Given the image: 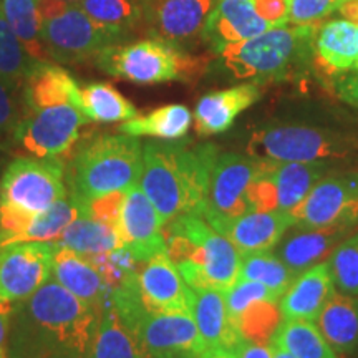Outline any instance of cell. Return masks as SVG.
Masks as SVG:
<instances>
[{
  "mask_svg": "<svg viewBox=\"0 0 358 358\" xmlns=\"http://www.w3.org/2000/svg\"><path fill=\"white\" fill-rule=\"evenodd\" d=\"M103 307L75 297L48 280L25 301L13 303L7 358H90Z\"/></svg>",
  "mask_w": 358,
  "mask_h": 358,
  "instance_id": "6da1fadb",
  "label": "cell"
},
{
  "mask_svg": "<svg viewBox=\"0 0 358 358\" xmlns=\"http://www.w3.org/2000/svg\"><path fill=\"white\" fill-rule=\"evenodd\" d=\"M219 150L213 143L146 141L140 186L168 224L181 216H203Z\"/></svg>",
  "mask_w": 358,
  "mask_h": 358,
  "instance_id": "7a4b0ae2",
  "label": "cell"
},
{
  "mask_svg": "<svg viewBox=\"0 0 358 358\" xmlns=\"http://www.w3.org/2000/svg\"><path fill=\"white\" fill-rule=\"evenodd\" d=\"M143 145L124 133L90 136L65 163L69 196L85 204L110 192H127L140 182Z\"/></svg>",
  "mask_w": 358,
  "mask_h": 358,
  "instance_id": "3957f363",
  "label": "cell"
},
{
  "mask_svg": "<svg viewBox=\"0 0 358 358\" xmlns=\"http://www.w3.org/2000/svg\"><path fill=\"white\" fill-rule=\"evenodd\" d=\"M166 250L191 289L226 292L239 279L243 257L203 216H181L163 226Z\"/></svg>",
  "mask_w": 358,
  "mask_h": 358,
  "instance_id": "277c9868",
  "label": "cell"
},
{
  "mask_svg": "<svg viewBox=\"0 0 358 358\" xmlns=\"http://www.w3.org/2000/svg\"><path fill=\"white\" fill-rule=\"evenodd\" d=\"M110 303L150 358H201L206 343L191 313L150 312L143 306L138 275L111 290Z\"/></svg>",
  "mask_w": 358,
  "mask_h": 358,
  "instance_id": "5b68a950",
  "label": "cell"
},
{
  "mask_svg": "<svg viewBox=\"0 0 358 358\" xmlns=\"http://www.w3.org/2000/svg\"><path fill=\"white\" fill-rule=\"evenodd\" d=\"M95 62L105 73L136 85L191 82L208 69L206 58L189 55L178 45L159 38L108 45Z\"/></svg>",
  "mask_w": 358,
  "mask_h": 358,
  "instance_id": "8992f818",
  "label": "cell"
},
{
  "mask_svg": "<svg viewBox=\"0 0 358 358\" xmlns=\"http://www.w3.org/2000/svg\"><path fill=\"white\" fill-rule=\"evenodd\" d=\"M317 27H271L254 38L224 45L217 53L236 78L257 82L284 78L312 50Z\"/></svg>",
  "mask_w": 358,
  "mask_h": 358,
  "instance_id": "52a82bcc",
  "label": "cell"
},
{
  "mask_svg": "<svg viewBox=\"0 0 358 358\" xmlns=\"http://www.w3.org/2000/svg\"><path fill=\"white\" fill-rule=\"evenodd\" d=\"M66 194L64 159L19 156L10 161L0 181V211L37 216Z\"/></svg>",
  "mask_w": 358,
  "mask_h": 358,
  "instance_id": "ba28073f",
  "label": "cell"
},
{
  "mask_svg": "<svg viewBox=\"0 0 358 358\" xmlns=\"http://www.w3.org/2000/svg\"><path fill=\"white\" fill-rule=\"evenodd\" d=\"M358 151V140L332 129L302 127V124H279L257 129L250 134L248 155L261 159L312 161L345 159Z\"/></svg>",
  "mask_w": 358,
  "mask_h": 358,
  "instance_id": "9c48e42d",
  "label": "cell"
},
{
  "mask_svg": "<svg viewBox=\"0 0 358 358\" xmlns=\"http://www.w3.org/2000/svg\"><path fill=\"white\" fill-rule=\"evenodd\" d=\"M40 8L43 15L42 42L50 62L80 64L96 58L103 48L116 43L113 35L90 19L77 3L40 0Z\"/></svg>",
  "mask_w": 358,
  "mask_h": 358,
  "instance_id": "30bf717a",
  "label": "cell"
},
{
  "mask_svg": "<svg viewBox=\"0 0 358 358\" xmlns=\"http://www.w3.org/2000/svg\"><path fill=\"white\" fill-rule=\"evenodd\" d=\"M92 123L73 103L24 106L15 129V146L38 158H62L80 141V131Z\"/></svg>",
  "mask_w": 358,
  "mask_h": 358,
  "instance_id": "8fae6325",
  "label": "cell"
},
{
  "mask_svg": "<svg viewBox=\"0 0 358 358\" xmlns=\"http://www.w3.org/2000/svg\"><path fill=\"white\" fill-rule=\"evenodd\" d=\"M257 159L261 166L249 189L250 211L292 213L330 171L327 161L295 163Z\"/></svg>",
  "mask_w": 358,
  "mask_h": 358,
  "instance_id": "7c38bea8",
  "label": "cell"
},
{
  "mask_svg": "<svg viewBox=\"0 0 358 358\" xmlns=\"http://www.w3.org/2000/svg\"><path fill=\"white\" fill-rule=\"evenodd\" d=\"M295 226L358 227V173L327 174L292 213Z\"/></svg>",
  "mask_w": 358,
  "mask_h": 358,
  "instance_id": "4fadbf2b",
  "label": "cell"
},
{
  "mask_svg": "<svg viewBox=\"0 0 358 358\" xmlns=\"http://www.w3.org/2000/svg\"><path fill=\"white\" fill-rule=\"evenodd\" d=\"M261 161L254 156L222 153L217 156L209 185L208 206L203 217L208 222L227 221L250 211L249 189Z\"/></svg>",
  "mask_w": 358,
  "mask_h": 358,
  "instance_id": "5bb4252c",
  "label": "cell"
},
{
  "mask_svg": "<svg viewBox=\"0 0 358 358\" xmlns=\"http://www.w3.org/2000/svg\"><path fill=\"white\" fill-rule=\"evenodd\" d=\"M53 243H19L0 248V297L20 302L52 275Z\"/></svg>",
  "mask_w": 358,
  "mask_h": 358,
  "instance_id": "9a60e30c",
  "label": "cell"
},
{
  "mask_svg": "<svg viewBox=\"0 0 358 358\" xmlns=\"http://www.w3.org/2000/svg\"><path fill=\"white\" fill-rule=\"evenodd\" d=\"M163 219L148 199L140 182L124 192L120 239L136 262L145 264L158 252L166 250Z\"/></svg>",
  "mask_w": 358,
  "mask_h": 358,
  "instance_id": "2e32d148",
  "label": "cell"
},
{
  "mask_svg": "<svg viewBox=\"0 0 358 358\" xmlns=\"http://www.w3.org/2000/svg\"><path fill=\"white\" fill-rule=\"evenodd\" d=\"M217 0H151L146 13L151 34L182 47L203 38L208 17Z\"/></svg>",
  "mask_w": 358,
  "mask_h": 358,
  "instance_id": "e0dca14e",
  "label": "cell"
},
{
  "mask_svg": "<svg viewBox=\"0 0 358 358\" xmlns=\"http://www.w3.org/2000/svg\"><path fill=\"white\" fill-rule=\"evenodd\" d=\"M141 302L150 312L189 313V285L186 284L168 250L158 252L138 272Z\"/></svg>",
  "mask_w": 358,
  "mask_h": 358,
  "instance_id": "ac0fdd59",
  "label": "cell"
},
{
  "mask_svg": "<svg viewBox=\"0 0 358 358\" xmlns=\"http://www.w3.org/2000/svg\"><path fill=\"white\" fill-rule=\"evenodd\" d=\"M209 224L231 241L241 257H245L274 249L295 222L290 213L248 211L239 217Z\"/></svg>",
  "mask_w": 358,
  "mask_h": 358,
  "instance_id": "d6986e66",
  "label": "cell"
},
{
  "mask_svg": "<svg viewBox=\"0 0 358 358\" xmlns=\"http://www.w3.org/2000/svg\"><path fill=\"white\" fill-rule=\"evenodd\" d=\"M352 232L353 227L348 226L303 227L294 224L279 241L275 254L299 275L327 261Z\"/></svg>",
  "mask_w": 358,
  "mask_h": 358,
  "instance_id": "ffe728a7",
  "label": "cell"
},
{
  "mask_svg": "<svg viewBox=\"0 0 358 358\" xmlns=\"http://www.w3.org/2000/svg\"><path fill=\"white\" fill-rule=\"evenodd\" d=\"M261 96L262 90L257 83H243L208 93L196 103L192 116L196 133L201 136H211L227 131L237 116L261 100Z\"/></svg>",
  "mask_w": 358,
  "mask_h": 358,
  "instance_id": "44dd1931",
  "label": "cell"
},
{
  "mask_svg": "<svg viewBox=\"0 0 358 358\" xmlns=\"http://www.w3.org/2000/svg\"><path fill=\"white\" fill-rule=\"evenodd\" d=\"M271 27L256 12L252 0H217L206 22L203 40L217 52L224 45L257 37Z\"/></svg>",
  "mask_w": 358,
  "mask_h": 358,
  "instance_id": "7402d4cb",
  "label": "cell"
},
{
  "mask_svg": "<svg viewBox=\"0 0 358 358\" xmlns=\"http://www.w3.org/2000/svg\"><path fill=\"white\" fill-rule=\"evenodd\" d=\"M335 294L329 259L317 264L295 277L290 287L280 297V312L284 319L315 322L322 308Z\"/></svg>",
  "mask_w": 358,
  "mask_h": 358,
  "instance_id": "603a6c76",
  "label": "cell"
},
{
  "mask_svg": "<svg viewBox=\"0 0 358 358\" xmlns=\"http://www.w3.org/2000/svg\"><path fill=\"white\" fill-rule=\"evenodd\" d=\"M52 274L62 287L85 302L103 307L110 301V285L98 268L73 249L53 244Z\"/></svg>",
  "mask_w": 358,
  "mask_h": 358,
  "instance_id": "cb8c5ba5",
  "label": "cell"
},
{
  "mask_svg": "<svg viewBox=\"0 0 358 358\" xmlns=\"http://www.w3.org/2000/svg\"><path fill=\"white\" fill-rule=\"evenodd\" d=\"M312 50L317 65L329 75L355 71L358 60L357 25L347 19H335L315 29Z\"/></svg>",
  "mask_w": 358,
  "mask_h": 358,
  "instance_id": "d4e9b609",
  "label": "cell"
},
{
  "mask_svg": "<svg viewBox=\"0 0 358 358\" xmlns=\"http://www.w3.org/2000/svg\"><path fill=\"white\" fill-rule=\"evenodd\" d=\"M189 313L206 348H232L241 337L231 322L224 294L219 290L189 287Z\"/></svg>",
  "mask_w": 358,
  "mask_h": 358,
  "instance_id": "484cf974",
  "label": "cell"
},
{
  "mask_svg": "<svg viewBox=\"0 0 358 358\" xmlns=\"http://www.w3.org/2000/svg\"><path fill=\"white\" fill-rule=\"evenodd\" d=\"M317 327L335 353H355L358 350V295L335 292L317 317Z\"/></svg>",
  "mask_w": 358,
  "mask_h": 358,
  "instance_id": "4316f807",
  "label": "cell"
},
{
  "mask_svg": "<svg viewBox=\"0 0 358 358\" xmlns=\"http://www.w3.org/2000/svg\"><path fill=\"white\" fill-rule=\"evenodd\" d=\"M192 115L187 106L171 103L150 111L148 115L128 120L120 124L118 131L129 136H150L156 140L176 141L182 140L189 131Z\"/></svg>",
  "mask_w": 358,
  "mask_h": 358,
  "instance_id": "83f0119b",
  "label": "cell"
},
{
  "mask_svg": "<svg viewBox=\"0 0 358 358\" xmlns=\"http://www.w3.org/2000/svg\"><path fill=\"white\" fill-rule=\"evenodd\" d=\"M53 244L73 249L87 259L103 256L123 248L118 231L87 214H80L75 221H71L65 231L53 241Z\"/></svg>",
  "mask_w": 358,
  "mask_h": 358,
  "instance_id": "f1b7e54d",
  "label": "cell"
},
{
  "mask_svg": "<svg viewBox=\"0 0 358 358\" xmlns=\"http://www.w3.org/2000/svg\"><path fill=\"white\" fill-rule=\"evenodd\" d=\"M0 7L27 53L38 62H50L42 42L43 15L40 0H0Z\"/></svg>",
  "mask_w": 358,
  "mask_h": 358,
  "instance_id": "f546056e",
  "label": "cell"
},
{
  "mask_svg": "<svg viewBox=\"0 0 358 358\" xmlns=\"http://www.w3.org/2000/svg\"><path fill=\"white\" fill-rule=\"evenodd\" d=\"M80 213H82L80 203L66 194L45 213L27 219L24 226L8 239L6 245L19 243H53L65 231V227L80 216Z\"/></svg>",
  "mask_w": 358,
  "mask_h": 358,
  "instance_id": "4dcf8cb0",
  "label": "cell"
},
{
  "mask_svg": "<svg viewBox=\"0 0 358 358\" xmlns=\"http://www.w3.org/2000/svg\"><path fill=\"white\" fill-rule=\"evenodd\" d=\"M90 358H150L110 301L103 306L100 329Z\"/></svg>",
  "mask_w": 358,
  "mask_h": 358,
  "instance_id": "1f68e13d",
  "label": "cell"
},
{
  "mask_svg": "<svg viewBox=\"0 0 358 358\" xmlns=\"http://www.w3.org/2000/svg\"><path fill=\"white\" fill-rule=\"evenodd\" d=\"M82 111L90 122L118 123L136 118L138 110L113 85L95 82L80 88Z\"/></svg>",
  "mask_w": 358,
  "mask_h": 358,
  "instance_id": "d6a6232c",
  "label": "cell"
},
{
  "mask_svg": "<svg viewBox=\"0 0 358 358\" xmlns=\"http://www.w3.org/2000/svg\"><path fill=\"white\" fill-rule=\"evenodd\" d=\"M272 340L280 343L295 358H337L319 327L310 320L284 319L277 327Z\"/></svg>",
  "mask_w": 358,
  "mask_h": 358,
  "instance_id": "836d02e7",
  "label": "cell"
},
{
  "mask_svg": "<svg viewBox=\"0 0 358 358\" xmlns=\"http://www.w3.org/2000/svg\"><path fill=\"white\" fill-rule=\"evenodd\" d=\"M297 274L271 250L243 257L237 280H254L264 285L277 302L295 280Z\"/></svg>",
  "mask_w": 358,
  "mask_h": 358,
  "instance_id": "e575fe53",
  "label": "cell"
},
{
  "mask_svg": "<svg viewBox=\"0 0 358 358\" xmlns=\"http://www.w3.org/2000/svg\"><path fill=\"white\" fill-rule=\"evenodd\" d=\"M77 6L116 40L131 30L143 17V0H80Z\"/></svg>",
  "mask_w": 358,
  "mask_h": 358,
  "instance_id": "d590c367",
  "label": "cell"
},
{
  "mask_svg": "<svg viewBox=\"0 0 358 358\" xmlns=\"http://www.w3.org/2000/svg\"><path fill=\"white\" fill-rule=\"evenodd\" d=\"M42 64L43 62L35 60L22 47L0 7V78L12 87L24 90L27 80Z\"/></svg>",
  "mask_w": 358,
  "mask_h": 358,
  "instance_id": "8d00e7d4",
  "label": "cell"
},
{
  "mask_svg": "<svg viewBox=\"0 0 358 358\" xmlns=\"http://www.w3.org/2000/svg\"><path fill=\"white\" fill-rule=\"evenodd\" d=\"M277 303L279 302L271 299H257L250 302L244 310L231 319L237 334L250 342L267 345L282 320V312Z\"/></svg>",
  "mask_w": 358,
  "mask_h": 358,
  "instance_id": "74e56055",
  "label": "cell"
},
{
  "mask_svg": "<svg viewBox=\"0 0 358 358\" xmlns=\"http://www.w3.org/2000/svg\"><path fill=\"white\" fill-rule=\"evenodd\" d=\"M335 289L340 294L358 295V232L350 234L329 257Z\"/></svg>",
  "mask_w": 358,
  "mask_h": 358,
  "instance_id": "f35d334b",
  "label": "cell"
},
{
  "mask_svg": "<svg viewBox=\"0 0 358 358\" xmlns=\"http://www.w3.org/2000/svg\"><path fill=\"white\" fill-rule=\"evenodd\" d=\"M24 90L0 78V150L15 146V129L24 113Z\"/></svg>",
  "mask_w": 358,
  "mask_h": 358,
  "instance_id": "ab89813d",
  "label": "cell"
},
{
  "mask_svg": "<svg viewBox=\"0 0 358 358\" xmlns=\"http://www.w3.org/2000/svg\"><path fill=\"white\" fill-rule=\"evenodd\" d=\"M88 261L98 268V272L110 285L111 290L140 272L138 271L140 262H136V259L131 256V252L127 248H118L108 254H103V256L88 259Z\"/></svg>",
  "mask_w": 358,
  "mask_h": 358,
  "instance_id": "60d3db41",
  "label": "cell"
},
{
  "mask_svg": "<svg viewBox=\"0 0 358 358\" xmlns=\"http://www.w3.org/2000/svg\"><path fill=\"white\" fill-rule=\"evenodd\" d=\"M345 0H287L289 24L297 27L317 25L322 19L338 10Z\"/></svg>",
  "mask_w": 358,
  "mask_h": 358,
  "instance_id": "b9f144b4",
  "label": "cell"
},
{
  "mask_svg": "<svg viewBox=\"0 0 358 358\" xmlns=\"http://www.w3.org/2000/svg\"><path fill=\"white\" fill-rule=\"evenodd\" d=\"M123 201L124 192H110V194L90 201V203L80 204V208H82L80 214H87V216L96 219V221L108 224L120 234V217H122Z\"/></svg>",
  "mask_w": 358,
  "mask_h": 358,
  "instance_id": "7bdbcfd3",
  "label": "cell"
},
{
  "mask_svg": "<svg viewBox=\"0 0 358 358\" xmlns=\"http://www.w3.org/2000/svg\"><path fill=\"white\" fill-rule=\"evenodd\" d=\"M254 8L272 27L287 25V0H252Z\"/></svg>",
  "mask_w": 358,
  "mask_h": 358,
  "instance_id": "ee69618b",
  "label": "cell"
},
{
  "mask_svg": "<svg viewBox=\"0 0 358 358\" xmlns=\"http://www.w3.org/2000/svg\"><path fill=\"white\" fill-rule=\"evenodd\" d=\"M335 93L340 100L358 108V71L338 78L335 82Z\"/></svg>",
  "mask_w": 358,
  "mask_h": 358,
  "instance_id": "f6af8a7d",
  "label": "cell"
},
{
  "mask_svg": "<svg viewBox=\"0 0 358 358\" xmlns=\"http://www.w3.org/2000/svg\"><path fill=\"white\" fill-rule=\"evenodd\" d=\"M231 350L236 353L237 358H272L271 347L250 342V340H245L243 337L237 338V342Z\"/></svg>",
  "mask_w": 358,
  "mask_h": 358,
  "instance_id": "bcb514c9",
  "label": "cell"
},
{
  "mask_svg": "<svg viewBox=\"0 0 358 358\" xmlns=\"http://www.w3.org/2000/svg\"><path fill=\"white\" fill-rule=\"evenodd\" d=\"M13 315V302L0 297V352H6L8 332H10Z\"/></svg>",
  "mask_w": 358,
  "mask_h": 358,
  "instance_id": "7dc6e473",
  "label": "cell"
},
{
  "mask_svg": "<svg viewBox=\"0 0 358 358\" xmlns=\"http://www.w3.org/2000/svg\"><path fill=\"white\" fill-rule=\"evenodd\" d=\"M201 358H237V357L231 348L216 347V348H206Z\"/></svg>",
  "mask_w": 358,
  "mask_h": 358,
  "instance_id": "c3c4849f",
  "label": "cell"
},
{
  "mask_svg": "<svg viewBox=\"0 0 358 358\" xmlns=\"http://www.w3.org/2000/svg\"><path fill=\"white\" fill-rule=\"evenodd\" d=\"M268 347H271L272 358H295L292 353H289L284 347L280 345V343H277L275 340L271 338V342H268Z\"/></svg>",
  "mask_w": 358,
  "mask_h": 358,
  "instance_id": "681fc988",
  "label": "cell"
},
{
  "mask_svg": "<svg viewBox=\"0 0 358 358\" xmlns=\"http://www.w3.org/2000/svg\"><path fill=\"white\" fill-rule=\"evenodd\" d=\"M357 40H358V24H357ZM355 71H358V60H357V66H355Z\"/></svg>",
  "mask_w": 358,
  "mask_h": 358,
  "instance_id": "f907efd6",
  "label": "cell"
},
{
  "mask_svg": "<svg viewBox=\"0 0 358 358\" xmlns=\"http://www.w3.org/2000/svg\"><path fill=\"white\" fill-rule=\"evenodd\" d=\"M0 358H7L6 357V352H0Z\"/></svg>",
  "mask_w": 358,
  "mask_h": 358,
  "instance_id": "816d5d0a",
  "label": "cell"
},
{
  "mask_svg": "<svg viewBox=\"0 0 358 358\" xmlns=\"http://www.w3.org/2000/svg\"><path fill=\"white\" fill-rule=\"evenodd\" d=\"M65 2H73L75 3V2H80V0H65Z\"/></svg>",
  "mask_w": 358,
  "mask_h": 358,
  "instance_id": "f5cc1de1",
  "label": "cell"
}]
</instances>
